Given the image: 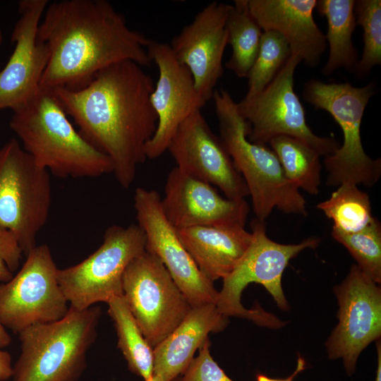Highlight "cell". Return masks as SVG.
Wrapping results in <instances>:
<instances>
[{"label":"cell","instance_id":"35","mask_svg":"<svg viewBox=\"0 0 381 381\" xmlns=\"http://www.w3.org/2000/svg\"><path fill=\"white\" fill-rule=\"evenodd\" d=\"M11 337L6 328L0 323V349L9 346L11 343Z\"/></svg>","mask_w":381,"mask_h":381},{"label":"cell","instance_id":"15","mask_svg":"<svg viewBox=\"0 0 381 381\" xmlns=\"http://www.w3.org/2000/svg\"><path fill=\"white\" fill-rule=\"evenodd\" d=\"M159 78L150 100L157 116V126L145 147L147 159H156L168 149L179 126L206 104L196 90L188 68L175 57L169 44L150 40L147 47Z\"/></svg>","mask_w":381,"mask_h":381},{"label":"cell","instance_id":"13","mask_svg":"<svg viewBox=\"0 0 381 381\" xmlns=\"http://www.w3.org/2000/svg\"><path fill=\"white\" fill-rule=\"evenodd\" d=\"M133 205L137 224L145 236V250L163 263L191 307L216 305L219 291L200 271L181 243L176 229L167 220L159 193L138 187Z\"/></svg>","mask_w":381,"mask_h":381},{"label":"cell","instance_id":"33","mask_svg":"<svg viewBox=\"0 0 381 381\" xmlns=\"http://www.w3.org/2000/svg\"><path fill=\"white\" fill-rule=\"evenodd\" d=\"M13 365L11 354L0 349V381L11 378Z\"/></svg>","mask_w":381,"mask_h":381},{"label":"cell","instance_id":"31","mask_svg":"<svg viewBox=\"0 0 381 381\" xmlns=\"http://www.w3.org/2000/svg\"><path fill=\"white\" fill-rule=\"evenodd\" d=\"M210 344L208 339L200 347L198 355L180 376L181 381H234L212 357Z\"/></svg>","mask_w":381,"mask_h":381},{"label":"cell","instance_id":"37","mask_svg":"<svg viewBox=\"0 0 381 381\" xmlns=\"http://www.w3.org/2000/svg\"><path fill=\"white\" fill-rule=\"evenodd\" d=\"M147 381H161L157 377L152 375L148 380Z\"/></svg>","mask_w":381,"mask_h":381},{"label":"cell","instance_id":"29","mask_svg":"<svg viewBox=\"0 0 381 381\" xmlns=\"http://www.w3.org/2000/svg\"><path fill=\"white\" fill-rule=\"evenodd\" d=\"M332 236L349 250L357 266L375 283L381 282V224L373 217L363 229L354 233L332 230Z\"/></svg>","mask_w":381,"mask_h":381},{"label":"cell","instance_id":"30","mask_svg":"<svg viewBox=\"0 0 381 381\" xmlns=\"http://www.w3.org/2000/svg\"><path fill=\"white\" fill-rule=\"evenodd\" d=\"M356 24L363 30V50L353 73L357 78L368 76L372 68L381 64V1H355Z\"/></svg>","mask_w":381,"mask_h":381},{"label":"cell","instance_id":"6","mask_svg":"<svg viewBox=\"0 0 381 381\" xmlns=\"http://www.w3.org/2000/svg\"><path fill=\"white\" fill-rule=\"evenodd\" d=\"M375 93V83L355 87L348 82L326 83L312 79L304 85L303 98L315 109L327 111L339 125L343 143L324 164L328 173L327 185L362 184L370 187L381 174L380 159H373L364 151L361 126L365 109Z\"/></svg>","mask_w":381,"mask_h":381},{"label":"cell","instance_id":"28","mask_svg":"<svg viewBox=\"0 0 381 381\" xmlns=\"http://www.w3.org/2000/svg\"><path fill=\"white\" fill-rule=\"evenodd\" d=\"M291 52L286 40L277 32L263 31L257 57L247 76L248 91L244 98L261 92L274 78Z\"/></svg>","mask_w":381,"mask_h":381},{"label":"cell","instance_id":"32","mask_svg":"<svg viewBox=\"0 0 381 381\" xmlns=\"http://www.w3.org/2000/svg\"><path fill=\"white\" fill-rule=\"evenodd\" d=\"M23 251L13 234L0 228V283L10 281L20 265Z\"/></svg>","mask_w":381,"mask_h":381},{"label":"cell","instance_id":"36","mask_svg":"<svg viewBox=\"0 0 381 381\" xmlns=\"http://www.w3.org/2000/svg\"><path fill=\"white\" fill-rule=\"evenodd\" d=\"M377 367L376 371L375 381H381V344L380 341L377 340Z\"/></svg>","mask_w":381,"mask_h":381},{"label":"cell","instance_id":"7","mask_svg":"<svg viewBox=\"0 0 381 381\" xmlns=\"http://www.w3.org/2000/svg\"><path fill=\"white\" fill-rule=\"evenodd\" d=\"M252 239L243 256L224 279L216 302L217 310L224 315L246 318L256 325L280 328L286 322L260 307L247 309L241 303V295L250 283L262 284L272 295L279 308L288 310L282 277L291 259L306 248H315L320 243L316 237L306 238L297 244H282L267 236L265 221L255 219L250 224Z\"/></svg>","mask_w":381,"mask_h":381},{"label":"cell","instance_id":"38","mask_svg":"<svg viewBox=\"0 0 381 381\" xmlns=\"http://www.w3.org/2000/svg\"><path fill=\"white\" fill-rule=\"evenodd\" d=\"M2 40H3L2 33H1V32L0 30V45L2 43Z\"/></svg>","mask_w":381,"mask_h":381},{"label":"cell","instance_id":"16","mask_svg":"<svg viewBox=\"0 0 381 381\" xmlns=\"http://www.w3.org/2000/svg\"><path fill=\"white\" fill-rule=\"evenodd\" d=\"M167 150L179 170L216 186L227 198L239 200L249 195L243 177L201 110L179 126Z\"/></svg>","mask_w":381,"mask_h":381},{"label":"cell","instance_id":"19","mask_svg":"<svg viewBox=\"0 0 381 381\" xmlns=\"http://www.w3.org/2000/svg\"><path fill=\"white\" fill-rule=\"evenodd\" d=\"M161 205L176 229L193 226H245L249 214L246 200L224 198L211 184L176 167L168 174Z\"/></svg>","mask_w":381,"mask_h":381},{"label":"cell","instance_id":"39","mask_svg":"<svg viewBox=\"0 0 381 381\" xmlns=\"http://www.w3.org/2000/svg\"><path fill=\"white\" fill-rule=\"evenodd\" d=\"M172 381H181V380H180V376L178 377H176V379H174V380H172Z\"/></svg>","mask_w":381,"mask_h":381},{"label":"cell","instance_id":"18","mask_svg":"<svg viewBox=\"0 0 381 381\" xmlns=\"http://www.w3.org/2000/svg\"><path fill=\"white\" fill-rule=\"evenodd\" d=\"M47 0H21L20 17L11 35L14 50L0 70V110L13 111L30 100L40 90L49 60L47 46L37 40L40 20Z\"/></svg>","mask_w":381,"mask_h":381},{"label":"cell","instance_id":"8","mask_svg":"<svg viewBox=\"0 0 381 381\" xmlns=\"http://www.w3.org/2000/svg\"><path fill=\"white\" fill-rule=\"evenodd\" d=\"M51 203L49 171L11 138L0 148V228L13 234L24 255L37 246Z\"/></svg>","mask_w":381,"mask_h":381},{"label":"cell","instance_id":"5","mask_svg":"<svg viewBox=\"0 0 381 381\" xmlns=\"http://www.w3.org/2000/svg\"><path fill=\"white\" fill-rule=\"evenodd\" d=\"M101 315L97 305L84 310L69 307L61 319L19 332L20 353L12 381H77L87 367Z\"/></svg>","mask_w":381,"mask_h":381},{"label":"cell","instance_id":"14","mask_svg":"<svg viewBox=\"0 0 381 381\" xmlns=\"http://www.w3.org/2000/svg\"><path fill=\"white\" fill-rule=\"evenodd\" d=\"M339 322L326 342L330 359L342 358L349 375L361 351L381 335V289L356 265L334 288Z\"/></svg>","mask_w":381,"mask_h":381},{"label":"cell","instance_id":"20","mask_svg":"<svg viewBox=\"0 0 381 381\" xmlns=\"http://www.w3.org/2000/svg\"><path fill=\"white\" fill-rule=\"evenodd\" d=\"M248 9L262 31L279 32L291 54L307 66H317L325 52V35L315 22L317 0H247Z\"/></svg>","mask_w":381,"mask_h":381},{"label":"cell","instance_id":"21","mask_svg":"<svg viewBox=\"0 0 381 381\" xmlns=\"http://www.w3.org/2000/svg\"><path fill=\"white\" fill-rule=\"evenodd\" d=\"M229 322L214 303L192 308L180 324L153 349V375L161 381L181 376L210 333L224 330Z\"/></svg>","mask_w":381,"mask_h":381},{"label":"cell","instance_id":"22","mask_svg":"<svg viewBox=\"0 0 381 381\" xmlns=\"http://www.w3.org/2000/svg\"><path fill=\"white\" fill-rule=\"evenodd\" d=\"M183 246L212 282L227 277L248 248L252 234L244 226H193L176 229Z\"/></svg>","mask_w":381,"mask_h":381},{"label":"cell","instance_id":"4","mask_svg":"<svg viewBox=\"0 0 381 381\" xmlns=\"http://www.w3.org/2000/svg\"><path fill=\"white\" fill-rule=\"evenodd\" d=\"M212 99L219 138L246 183L256 218L265 221L274 208L306 216V200L286 178L273 150L248 140V123L230 93L224 89L216 90Z\"/></svg>","mask_w":381,"mask_h":381},{"label":"cell","instance_id":"10","mask_svg":"<svg viewBox=\"0 0 381 381\" xmlns=\"http://www.w3.org/2000/svg\"><path fill=\"white\" fill-rule=\"evenodd\" d=\"M301 59L291 54L271 83L258 95L237 103L248 125V140L267 145L274 137L300 139L320 156L333 154L339 147L333 138L315 135L306 123L305 109L294 88V75Z\"/></svg>","mask_w":381,"mask_h":381},{"label":"cell","instance_id":"12","mask_svg":"<svg viewBox=\"0 0 381 381\" xmlns=\"http://www.w3.org/2000/svg\"><path fill=\"white\" fill-rule=\"evenodd\" d=\"M12 279L0 283V323L15 334L36 324L57 321L69 308L48 246H36Z\"/></svg>","mask_w":381,"mask_h":381},{"label":"cell","instance_id":"34","mask_svg":"<svg viewBox=\"0 0 381 381\" xmlns=\"http://www.w3.org/2000/svg\"><path fill=\"white\" fill-rule=\"evenodd\" d=\"M306 361L301 356H298L297 365L294 372L286 379L270 378L266 375L258 373L256 375V381H293L294 377L306 368Z\"/></svg>","mask_w":381,"mask_h":381},{"label":"cell","instance_id":"25","mask_svg":"<svg viewBox=\"0 0 381 381\" xmlns=\"http://www.w3.org/2000/svg\"><path fill=\"white\" fill-rule=\"evenodd\" d=\"M226 30L232 48L226 67L239 78H247L259 52L262 30L251 15L247 0H236L230 5Z\"/></svg>","mask_w":381,"mask_h":381},{"label":"cell","instance_id":"17","mask_svg":"<svg viewBox=\"0 0 381 381\" xmlns=\"http://www.w3.org/2000/svg\"><path fill=\"white\" fill-rule=\"evenodd\" d=\"M230 5L212 1L174 37L169 46L193 75L197 91L207 102L222 76L223 55L228 44L226 19Z\"/></svg>","mask_w":381,"mask_h":381},{"label":"cell","instance_id":"24","mask_svg":"<svg viewBox=\"0 0 381 381\" xmlns=\"http://www.w3.org/2000/svg\"><path fill=\"white\" fill-rule=\"evenodd\" d=\"M107 303L118 338L117 346L128 370L144 381L148 380L153 375V349L144 337L123 295L111 298Z\"/></svg>","mask_w":381,"mask_h":381},{"label":"cell","instance_id":"23","mask_svg":"<svg viewBox=\"0 0 381 381\" xmlns=\"http://www.w3.org/2000/svg\"><path fill=\"white\" fill-rule=\"evenodd\" d=\"M355 0H318L315 8L327 21L326 42L329 47L327 63L322 69L329 75L339 68L353 72L358 54L353 47L352 35L357 25Z\"/></svg>","mask_w":381,"mask_h":381},{"label":"cell","instance_id":"1","mask_svg":"<svg viewBox=\"0 0 381 381\" xmlns=\"http://www.w3.org/2000/svg\"><path fill=\"white\" fill-rule=\"evenodd\" d=\"M154 87L141 66L123 61L99 71L83 88L52 90L80 134L109 157L124 188L146 160L145 147L157 126L150 100Z\"/></svg>","mask_w":381,"mask_h":381},{"label":"cell","instance_id":"26","mask_svg":"<svg viewBox=\"0 0 381 381\" xmlns=\"http://www.w3.org/2000/svg\"><path fill=\"white\" fill-rule=\"evenodd\" d=\"M269 144L289 181L298 189L318 194L322 168L320 155L306 142L291 136L274 137Z\"/></svg>","mask_w":381,"mask_h":381},{"label":"cell","instance_id":"9","mask_svg":"<svg viewBox=\"0 0 381 381\" xmlns=\"http://www.w3.org/2000/svg\"><path fill=\"white\" fill-rule=\"evenodd\" d=\"M145 250V236L138 224L108 227L94 253L76 265L59 269V284L70 307L84 310L123 295V272Z\"/></svg>","mask_w":381,"mask_h":381},{"label":"cell","instance_id":"11","mask_svg":"<svg viewBox=\"0 0 381 381\" xmlns=\"http://www.w3.org/2000/svg\"><path fill=\"white\" fill-rule=\"evenodd\" d=\"M122 291L131 313L152 349L192 308L163 263L146 250L126 268Z\"/></svg>","mask_w":381,"mask_h":381},{"label":"cell","instance_id":"27","mask_svg":"<svg viewBox=\"0 0 381 381\" xmlns=\"http://www.w3.org/2000/svg\"><path fill=\"white\" fill-rule=\"evenodd\" d=\"M317 208L333 222V229L354 233L365 228L373 219L368 193L354 183H342Z\"/></svg>","mask_w":381,"mask_h":381},{"label":"cell","instance_id":"2","mask_svg":"<svg viewBox=\"0 0 381 381\" xmlns=\"http://www.w3.org/2000/svg\"><path fill=\"white\" fill-rule=\"evenodd\" d=\"M38 42L49 60L40 87L75 90L104 68L123 61L148 66L151 40L131 29L123 14L106 0H61L49 3L40 23Z\"/></svg>","mask_w":381,"mask_h":381},{"label":"cell","instance_id":"3","mask_svg":"<svg viewBox=\"0 0 381 381\" xmlns=\"http://www.w3.org/2000/svg\"><path fill=\"white\" fill-rule=\"evenodd\" d=\"M10 128L36 164L63 179L113 173L109 157L73 127L53 90L41 88L13 111Z\"/></svg>","mask_w":381,"mask_h":381}]
</instances>
